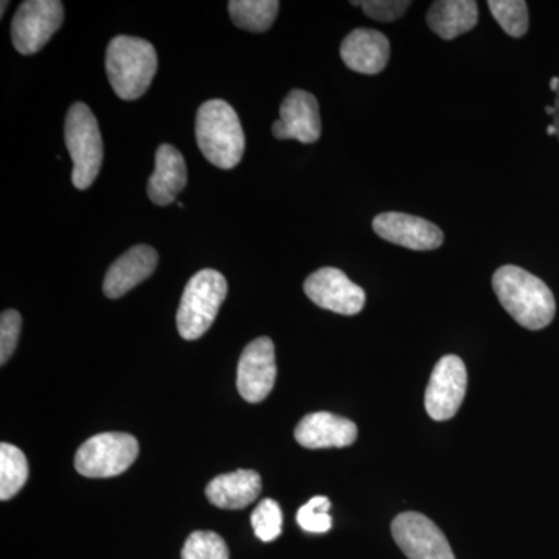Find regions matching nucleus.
<instances>
[{"mask_svg": "<svg viewBox=\"0 0 559 559\" xmlns=\"http://www.w3.org/2000/svg\"><path fill=\"white\" fill-rule=\"evenodd\" d=\"M250 521H252L257 538L263 543H272L282 535L283 513L275 500H261L257 509L253 510Z\"/></svg>", "mask_w": 559, "mask_h": 559, "instance_id": "24", "label": "nucleus"}, {"mask_svg": "<svg viewBox=\"0 0 559 559\" xmlns=\"http://www.w3.org/2000/svg\"><path fill=\"white\" fill-rule=\"evenodd\" d=\"M468 388L465 362L459 356H443L430 374L425 406L430 418L447 421L457 414Z\"/></svg>", "mask_w": 559, "mask_h": 559, "instance_id": "8", "label": "nucleus"}, {"mask_svg": "<svg viewBox=\"0 0 559 559\" xmlns=\"http://www.w3.org/2000/svg\"><path fill=\"white\" fill-rule=\"evenodd\" d=\"M138 455V440L130 433H98L84 441L76 451L75 468L90 479H108L131 468Z\"/></svg>", "mask_w": 559, "mask_h": 559, "instance_id": "6", "label": "nucleus"}, {"mask_svg": "<svg viewBox=\"0 0 559 559\" xmlns=\"http://www.w3.org/2000/svg\"><path fill=\"white\" fill-rule=\"evenodd\" d=\"M64 21L60 0H27L11 22V40L22 55L38 53Z\"/></svg>", "mask_w": 559, "mask_h": 559, "instance_id": "7", "label": "nucleus"}, {"mask_svg": "<svg viewBox=\"0 0 559 559\" xmlns=\"http://www.w3.org/2000/svg\"><path fill=\"white\" fill-rule=\"evenodd\" d=\"M272 134L280 140L314 143L322 134L319 103L307 91H290L280 106V120L272 124Z\"/></svg>", "mask_w": 559, "mask_h": 559, "instance_id": "12", "label": "nucleus"}, {"mask_svg": "<svg viewBox=\"0 0 559 559\" xmlns=\"http://www.w3.org/2000/svg\"><path fill=\"white\" fill-rule=\"evenodd\" d=\"M64 135L73 162V186L79 190H87L97 179L103 164L100 128L90 106L84 103L70 106Z\"/></svg>", "mask_w": 559, "mask_h": 559, "instance_id": "5", "label": "nucleus"}, {"mask_svg": "<svg viewBox=\"0 0 559 559\" xmlns=\"http://www.w3.org/2000/svg\"><path fill=\"white\" fill-rule=\"evenodd\" d=\"M227 282L221 272L204 270L190 278L178 310V331L186 341L204 336L226 300Z\"/></svg>", "mask_w": 559, "mask_h": 559, "instance_id": "4", "label": "nucleus"}, {"mask_svg": "<svg viewBox=\"0 0 559 559\" xmlns=\"http://www.w3.org/2000/svg\"><path fill=\"white\" fill-rule=\"evenodd\" d=\"M28 480V462L20 448L0 444V499L10 500Z\"/></svg>", "mask_w": 559, "mask_h": 559, "instance_id": "21", "label": "nucleus"}, {"mask_svg": "<svg viewBox=\"0 0 559 559\" xmlns=\"http://www.w3.org/2000/svg\"><path fill=\"white\" fill-rule=\"evenodd\" d=\"M277 378L275 348L270 337L250 342L238 362V392L250 404L266 400Z\"/></svg>", "mask_w": 559, "mask_h": 559, "instance_id": "11", "label": "nucleus"}, {"mask_svg": "<svg viewBox=\"0 0 559 559\" xmlns=\"http://www.w3.org/2000/svg\"><path fill=\"white\" fill-rule=\"evenodd\" d=\"M7 7H9V2H5V0H3L2 9H0V13H2V16H3V13H5Z\"/></svg>", "mask_w": 559, "mask_h": 559, "instance_id": "32", "label": "nucleus"}, {"mask_svg": "<svg viewBox=\"0 0 559 559\" xmlns=\"http://www.w3.org/2000/svg\"><path fill=\"white\" fill-rule=\"evenodd\" d=\"M555 114H554V127L557 128V138L559 140V90L555 94Z\"/></svg>", "mask_w": 559, "mask_h": 559, "instance_id": "28", "label": "nucleus"}, {"mask_svg": "<svg viewBox=\"0 0 559 559\" xmlns=\"http://www.w3.org/2000/svg\"><path fill=\"white\" fill-rule=\"evenodd\" d=\"M294 436L297 443L308 450L345 448L358 439V428L347 418L337 417L330 412H316L301 418Z\"/></svg>", "mask_w": 559, "mask_h": 559, "instance_id": "14", "label": "nucleus"}, {"mask_svg": "<svg viewBox=\"0 0 559 559\" xmlns=\"http://www.w3.org/2000/svg\"><path fill=\"white\" fill-rule=\"evenodd\" d=\"M330 509V499L325 496H318L297 511V522L305 532L326 533L333 527V520L329 514Z\"/></svg>", "mask_w": 559, "mask_h": 559, "instance_id": "25", "label": "nucleus"}, {"mask_svg": "<svg viewBox=\"0 0 559 559\" xmlns=\"http://www.w3.org/2000/svg\"><path fill=\"white\" fill-rule=\"evenodd\" d=\"M305 294L319 308L342 316H355L366 305V293L336 267H322L305 280Z\"/></svg>", "mask_w": 559, "mask_h": 559, "instance_id": "10", "label": "nucleus"}, {"mask_svg": "<svg viewBox=\"0 0 559 559\" xmlns=\"http://www.w3.org/2000/svg\"><path fill=\"white\" fill-rule=\"evenodd\" d=\"M22 318L20 312L7 310L0 318V364L5 366L17 347L21 336Z\"/></svg>", "mask_w": 559, "mask_h": 559, "instance_id": "26", "label": "nucleus"}, {"mask_svg": "<svg viewBox=\"0 0 559 559\" xmlns=\"http://www.w3.org/2000/svg\"><path fill=\"white\" fill-rule=\"evenodd\" d=\"M187 186V165L182 154L175 146L160 145L156 153V168L148 180L150 200L160 207L178 200Z\"/></svg>", "mask_w": 559, "mask_h": 559, "instance_id": "17", "label": "nucleus"}, {"mask_svg": "<svg viewBox=\"0 0 559 559\" xmlns=\"http://www.w3.org/2000/svg\"><path fill=\"white\" fill-rule=\"evenodd\" d=\"M106 72L117 97L138 100L156 76V49L148 40L135 36H117L106 50Z\"/></svg>", "mask_w": 559, "mask_h": 559, "instance_id": "3", "label": "nucleus"}, {"mask_svg": "<svg viewBox=\"0 0 559 559\" xmlns=\"http://www.w3.org/2000/svg\"><path fill=\"white\" fill-rule=\"evenodd\" d=\"M546 112L549 114V116L554 117V114H555L554 106H546Z\"/></svg>", "mask_w": 559, "mask_h": 559, "instance_id": "31", "label": "nucleus"}, {"mask_svg": "<svg viewBox=\"0 0 559 559\" xmlns=\"http://www.w3.org/2000/svg\"><path fill=\"white\" fill-rule=\"evenodd\" d=\"M261 492V477L253 469H238L235 473L215 477L205 496L210 503L224 510H241L255 502Z\"/></svg>", "mask_w": 559, "mask_h": 559, "instance_id": "18", "label": "nucleus"}, {"mask_svg": "<svg viewBox=\"0 0 559 559\" xmlns=\"http://www.w3.org/2000/svg\"><path fill=\"white\" fill-rule=\"evenodd\" d=\"M489 11L502 31L521 38L528 31V9L524 0H489Z\"/></svg>", "mask_w": 559, "mask_h": 559, "instance_id": "22", "label": "nucleus"}, {"mask_svg": "<svg viewBox=\"0 0 559 559\" xmlns=\"http://www.w3.org/2000/svg\"><path fill=\"white\" fill-rule=\"evenodd\" d=\"M157 260L159 257L156 250L146 245L134 246L124 252L120 259L110 264L103 283L105 296L109 299H119L130 293L132 288L153 275Z\"/></svg>", "mask_w": 559, "mask_h": 559, "instance_id": "15", "label": "nucleus"}, {"mask_svg": "<svg viewBox=\"0 0 559 559\" xmlns=\"http://www.w3.org/2000/svg\"><path fill=\"white\" fill-rule=\"evenodd\" d=\"M392 535L409 559H455L444 533L425 514H399L392 522Z\"/></svg>", "mask_w": 559, "mask_h": 559, "instance_id": "9", "label": "nucleus"}, {"mask_svg": "<svg viewBox=\"0 0 559 559\" xmlns=\"http://www.w3.org/2000/svg\"><path fill=\"white\" fill-rule=\"evenodd\" d=\"M352 5L360 7L364 13L371 20L380 22H393L400 20L412 2L409 0H366V2H352Z\"/></svg>", "mask_w": 559, "mask_h": 559, "instance_id": "27", "label": "nucleus"}, {"mask_svg": "<svg viewBox=\"0 0 559 559\" xmlns=\"http://www.w3.org/2000/svg\"><path fill=\"white\" fill-rule=\"evenodd\" d=\"M426 21L437 36L451 40L476 27L479 9L474 0H439L430 7Z\"/></svg>", "mask_w": 559, "mask_h": 559, "instance_id": "19", "label": "nucleus"}, {"mask_svg": "<svg viewBox=\"0 0 559 559\" xmlns=\"http://www.w3.org/2000/svg\"><path fill=\"white\" fill-rule=\"evenodd\" d=\"M197 140L205 159L221 170L237 167L245 154L246 138L238 114L223 100L205 102L198 110Z\"/></svg>", "mask_w": 559, "mask_h": 559, "instance_id": "2", "label": "nucleus"}, {"mask_svg": "<svg viewBox=\"0 0 559 559\" xmlns=\"http://www.w3.org/2000/svg\"><path fill=\"white\" fill-rule=\"evenodd\" d=\"M226 540L215 532H193L186 540L182 559H229Z\"/></svg>", "mask_w": 559, "mask_h": 559, "instance_id": "23", "label": "nucleus"}, {"mask_svg": "<svg viewBox=\"0 0 559 559\" xmlns=\"http://www.w3.org/2000/svg\"><path fill=\"white\" fill-rule=\"evenodd\" d=\"M341 58L353 72L377 75L388 66L390 43L381 32L356 28L341 44Z\"/></svg>", "mask_w": 559, "mask_h": 559, "instance_id": "16", "label": "nucleus"}, {"mask_svg": "<svg viewBox=\"0 0 559 559\" xmlns=\"http://www.w3.org/2000/svg\"><path fill=\"white\" fill-rule=\"evenodd\" d=\"M550 90L557 94L559 90V76H554V79L550 80Z\"/></svg>", "mask_w": 559, "mask_h": 559, "instance_id": "29", "label": "nucleus"}, {"mask_svg": "<svg viewBox=\"0 0 559 559\" xmlns=\"http://www.w3.org/2000/svg\"><path fill=\"white\" fill-rule=\"evenodd\" d=\"M280 3L277 0H231L229 13L237 27L263 33L274 24Z\"/></svg>", "mask_w": 559, "mask_h": 559, "instance_id": "20", "label": "nucleus"}, {"mask_svg": "<svg viewBox=\"0 0 559 559\" xmlns=\"http://www.w3.org/2000/svg\"><path fill=\"white\" fill-rule=\"evenodd\" d=\"M374 234L392 245L412 250H433L444 241L439 226L407 213H381L373 219Z\"/></svg>", "mask_w": 559, "mask_h": 559, "instance_id": "13", "label": "nucleus"}, {"mask_svg": "<svg viewBox=\"0 0 559 559\" xmlns=\"http://www.w3.org/2000/svg\"><path fill=\"white\" fill-rule=\"evenodd\" d=\"M547 134L557 135V128L554 127V123H551V124H549V127H547Z\"/></svg>", "mask_w": 559, "mask_h": 559, "instance_id": "30", "label": "nucleus"}, {"mask_svg": "<svg viewBox=\"0 0 559 559\" xmlns=\"http://www.w3.org/2000/svg\"><path fill=\"white\" fill-rule=\"evenodd\" d=\"M492 288L503 310L524 329H546L555 318L557 301L549 286L522 267H499L492 275Z\"/></svg>", "mask_w": 559, "mask_h": 559, "instance_id": "1", "label": "nucleus"}]
</instances>
